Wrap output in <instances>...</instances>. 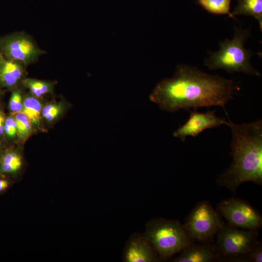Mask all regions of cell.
<instances>
[{
	"label": "cell",
	"mask_w": 262,
	"mask_h": 262,
	"mask_svg": "<svg viewBox=\"0 0 262 262\" xmlns=\"http://www.w3.org/2000/svg\"><path fill=\"white\" fill-rule=\"evenodd\" d=\"M237 89L231 80L206 73L195 66L180 65L171 78L157 84L149 99L162 110L170 113L213 106L225 109Z\"/></svg>",
	"instance_id": "cell-1"
},
{
	"label": "cell",
	"mask_w": 262,
	"mask_h": 262,
	"mask_svg": "<svg viewBox=\"0 0 262 262\" xmlns=\"http://www.w3.org/2000/svg\"><path fill=\"white\" fill-rule=\"evenodd\" d=\"M232 161L216 179L217 183L235 193L240 185L251 181L262 184V120L235 124L229 119Z\"/></svg>",
	"instance_id": "cell-2"
},
{
	"label": "cell",
	"mask_w": 262,
	"mask_h": 262,
	"mask_svg": "<svg viewBox=\"0 0 262 262\" xmlns=\"http://www.w3.org/2000/svg\"><path fill=\"white\" fill-rule=\"evenodd\" d=\"M249 34L248 30L235 27L233 38L220 41L219 49L210 53L205 61V66L211 70L220 69L229 73L261 76V73L250 63L252 52L244 47Z\"/></svg>",
	"instance_id": "cell-3"
},
{
	"label": "cell",
	"mask_w": 262,
	"mask_h": 262,
	"mask_svg": "<svg viewBox=\"0 0 262 262\" xmlns=\"http://www.w3.org/2000/svg\"><path fill=\"white\" fill-rule=\"evenodd\" d=\"M144 234L160 259L163 260L181 251L193 241L179 221L161 217L148 221Z\"/></svg>",
	"instance_id": "cell-4"
},
{
	"label": "cell",
	"mask_w": 262,
	"mask_h": 262,
	"mask_svg": "<svg viewBox=\"0 0 262 262\" xmlns=\"http://www.w3.org/2000/svg\"><path fill=\"white\" fill-rule=\"evenodd\" d=\"M223 224L210 203L202 201L192 210L183 226L192 241L206 242L217 234Z\"/></svg>",
	"instance_id": "cell-5"
},
{
	"label": "cell",
	"mask_w": 262,
	"mask_h": 262,
	"mask_svg": "<svg viewBox=\"0 0 262 262\" xmlns=\"http://www.w3.org/2000/svg\"><path fill=\"white\" fill-rule=\"evenodd\" d=\"M216 235L221 256L228 259H244L258 243L256 230L240 229L224 223Z\"/></svg>",
	"instance_id": "cell-6"
},
{
	"label": "cell",
	"mask_w": 262,
	"mask_h": 262,
	"mask_svg": "<svg viewBox=\"0 0 262 262\" xmlns=\"http://www.w3.org/2000/svg\"><path fill=\"white\" fill-rule=\"evenodd\" d=\"M217 211L231 226L256 231L262 227L260 213L247 202L239 198L232 197L221 201Z\"/></svg>",
	"instance_id": "cell-7"
},
{
	"label": "cell",
	"mask_w": 262,
	"mask_h": 262,
	"mask_svg": "<svg viewBox=\"0 0 262 262\" xmlns=\"http://www.w3.org/2000/svg\"><path fill=\"white\" fill-rule=\"evenodd\" d=\"M0 51L7 59L24 64L33 62L42 53L28 36L21 33L1 37Z\"/></svg>",
	"instance_id": "cell-8"
},
{
	"label": "cell",
	"mask_w": 262,
	"mask_h": 262,
	"mask_svg": "<svg viewBox=\"0 0 262 262\" xmlns=\"http://www.w3.org/2000/svg\"><path fill=\"white\" fill-rule=\"evenodd\" d=\"M225 118L218 116L215 111L208 110L204 113L197 112L196 109L190 111L187 121L175 130L173 135L184 142L188 136L195 137L206 129H211L222 125H228Z\"/></svg>",
	"instance_id": "cell-9"
},
{
	"label": "cell",
	"mask_w": 262,
	"mask_h": 262,
	"mask_svg": "<svg viewBox=\"0 0 262 262\" xmlns=\"http://www.w3.org/2000/svg\"><path fill=\"white\" fill-rule=\"evenodd\" d=\"M160 260L144 233H134L126 242L123 252V262H156Z\"/></svg>",
	"instance_id": "cell-10"
},
{
	"label": "cell",
	"mask_w": 262,
	"mask_h": 262,
	"mask_svg": "<svg viewBox=\"0 0 262 262\" xmlns=\"http://www.w3.org/2000/svg\"><path fill=\"white\" fill-rule=\"evenodd\" d=\"M173 262H212L218 261L221 254L217 247L210 244H198L193 241L181 251Z\"/></svg>",
	"instance_id": "cell-11"
},
{
	"label": "cell",
	"mask_w": 262,
	"mask_h": 262,
	"mask_svg": "<svg viewBox=\"0 0 262 262\" xmlns=\"http://www.w3.org/2000/svg\"><path fill=\"white\" fill-rule=\"evenodd\" d=\"M23 72L20 63L4 59L0 63V84L7 87L14 86L21 79Z\"/></svg>",
	"instance_id": "cell-12"
},
{
	"label": "cell",
	"mask_w": 262,
	"mask_h": 262,
	"mask_svg": "<svg viewBox=\"0 0 262 262\" xmlns=\"http://www.w3.org/2000/svg\"><path fill=\"white\" fill-rule=\"evenodd\" d=\"M238 4L231 12L233 16H251L258 22L262 29V0H237Z\"/></svg>",
	"instance_id": "cell-13"
},
{
	"label": "cell",
	"mask_w": 262,
	"mask_h": 262,
	"mask_svg": "<svg viewBox=\"0 0 262 262\" xmlns=\"http://www.w3.org/2000/svg\"><path fill=\"white\" fill-rule=\"evenodd\" d=\"M231 0H197V2L209 13L216 15H227L236 19L230 12Z\"/></svg>",
	"instance_id": "cell-14"
},
{
	"label": "cell",
	"mask_w": 262,
	"mask_h": 262,
	"mask_svg": "<svg viewBox=\"0 0 262 262\" xmlns=\"http://www.w3.org/2000/svg\"><path fill=\"white\" fill-rule=\"evenodd\" d=\"M42 110V104L35 98L27 97L24 99L21 112L27 115L32 124L39 123Z\"/></svg>",
	"instance_id": "cell-15"
},
{
	"label": "cell",
	"mask_w": 262,
	"mask_h": 262,
	"mask_svg": "<svg viewBox=\"0 0 262 262\" xmlns=\"http://www.w3.org/2000/svg\"><path fill=\"white\" fill-rule=\"evenodd\" d=\"M22 164L21 157L14 152L6 153L2 158L0 171L4 173H13L19 169Z\"/></svg>",
	"instance_id": "cell-16"
},
{
	"label": "cell",
	"mask_w": 262,
	"mask_h": 262,
	"mask_svg": "<svg viewBox=\"0 0 262 262\" xmlns=\"http://www.w3.org/2000/svg\"><path fill=\"white\" fill-rule=\"evenodd\" d=\"M23 83L34 96L37 97L49 92L52 89L50 83L34 79H25Z\"/></svg>",
	"instance_id": "cell-17"
},
{
	"label": "cell",
	"mask_w": 262,
	"mask_h": 262,
	"mask_svg": "<svg viewBox=\"0 0 262 262\" xmlns=\"http://www.w3.org/2000/svg\"><path fill=\"white\" fill-rule=\"evenodd\" d=\"M15 120L16 124L17 132L21 139L26 138L32 130V124L23 112H20L15 114Z\"/></svg>",
	"instance_id": "cell-18"
},
{
	"label": "cell",
	"mask_w": 262,
	"mask_h": 262,
	"mask_svg": "<svg viewBox=\"0 0 262 262\" xmlns=\"http://www.w3.org/2000/svg\"><path fill=\"white\" fill-rule=\"evenodd\" d=\"M23 103L20 92L15 91L12 93L9 101L10 111L13 115L22 111Z\"/></svg>",
	"instance_id": "cell-19"
},
{
	"label": "cell",
	"mask_w": 262,
	"mask_h": 262,
	"mask_svg": "<svg viewBox=\"0 0 262 262\" xmlns=\"http://www.w3.org/2000/svg\"><path fill=\"white\" fill-rule=\"evenodd\" d=\"M61 108L56 104H49L44 107L42 110V115L48 121H52L60 113Z\"/></svg>",
	"instance_id": "cell-20"
},
{
	"label": "cell",
	"mask_w": 262,
	"mask_h": 262,
	"mask_svg": "<svg viewBox=\"0 0 262 262\" xmlns=\"http://www.w3.org/2000/svg\"><path fill=\"white\" fill-rule=\"evenodd\" d=\"M246 258L249 262H262V247L260 243H257L247 255Z\"/></svg>",
	"instance_id": "cell-21"
},
{
	"label": "cell",
	"mask_w": 262,
	"mask_h": 262,
	"mask_svg": "<svg viewBox=\"0 0 262 262\" xmlns=\"http://www.w3.org/2000/svg\"><path fill=\"white\" fill-rule=\"evenodd\" d=\"M4 131L10 137H13L17 132L16 124L14 118L7 117L4 124Z\"/></svg>",
	"instance_id": "cell-22"
},
{
	"label": "cell",
	"mask_w": 262,
	"mask_h": 262,
	"mask_svg": "<svg viewBox=\"0 0 262 262\" xmlns=\"http://www.w3.org/2000/svg\"><path fill=\"white\" fill-rule=\"evenodd\" d=\"M9 186V182L6 180H0V193L5 191Z\"/></svg>",
	"instance_id": "cell-23"
},
{
	"label": "cell",
	"mask_w": 262,
	"mask_h": 262,
	"mask_svg": "<svg viewBox=\"0 0 262 262\" xmlns=\"http://www.w3.org/2000/svg\"><path fill=\"white\" fill-rule=\"evenodd\" d=\"M4 116L2 113H0V135L2 134L4 131Z\"/></svg>",
	"instance_id": "cell-24"
},
{
	"label": "cell",
	"mask_w": 262,
	"mask_h": 262,
	"mask_svg": "<svg viewBox=\"0 0 262 262\" xmlns=\"http://www.w3.org/2000/svg\"><path fill=\"white\" fill-rule=\"evenodd\" d=\"M4 59L3 55L0 51V63Z\"/></svg>",
	"instance_id": "cell-25"
}]
</instances>
